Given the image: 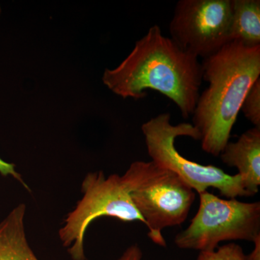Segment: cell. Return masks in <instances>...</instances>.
<instances>
[{"mask_svg": "<svg viewBox=\"0 0 260 260\" xmlns=\"http://www.w3.org/2000/svg\"><path fill=\"white\" fill-rule=\"evenodd\" d=\"M102 80L111 91L124 99H142L146 90L160 92L186 119L199 99L202 65L196 56L164 37L160 27L154 25L119 66L105 70Z\"/></svg>", "mask_w": 260, "mask_h": 260, "instance_id": "cell-1", "label": "cell"}, {"mask_svg": "<svg viewBox=\"0 0 260 260\" xmlns=\"http://www.w3.org/2000/svg\"><path fill=\"white\" fill-rule=\"evenodd\" d=\"M203 80L209 83L193 112L192 125L205 153L219 156L229 142L246 94L259 79L260 47L229 42L203 59Z\"/></svg>", "mask_w": 260, "mask_h": 260, "instance_id": "cell-2", "label": "cell"}, {"mask_svg": "<svg viewBox=\"0 0 260 260\" xmlns=\"http://www.w3.org/2000/svg\"><path fill=\"white\" fill-rule=\"evenodd\" d=\"M121 177L148 228V237L166 247L162 230L185 221L194 202V189L177 174L153 161L133 162Z\"/></svg>", "mask_w": 260, "mask_h": 260, "instance_id": "cell-3", "label": "cell"}, {"mask_svg": "<svg viewBox=\"0 0 260 260\" xmlns=\"http://www.w3.org/2000/svg\"><path fill=\"white\" fill-rule=\"evenodd\" d=\"M142 131L151 161L177 174L198 194L213 187L229 199L249 197L238 174L229 175L220 168L191 161L178 152L175 146L178 137L200 140V133L192 124L184 122L173 125L170 114L162 113L144 123Z\"/></svg>", "mask_w": 260, "mask_h": 260, "instance_id": "cell-4", "label": "cell"}, {"mask_svg": "<svg viewBox=\"0 0 260 260\" xmlns=\"http://www.w3.org/2000/svg\"><path fill=\"white\" fill-rule=\"evenodd\" d=\"M81 199L67 215L59 230L61 244L68 248L73 260H86L84 249L85 232L90 224L101 217L121 221H140L141 215L135 208L121 176L106 177L103 171L89 172L81 184Z\"/></svg>", "mask_w": 260, "mask_h": 260, "instance_id": "cell-5", "label": "cell"}, {"mask_svg": "<svg viewBox=\"0 0 260 260\" xmlns=\"http://www.w3.org/2000/svg\"><path fill=\"white\" fill-rule=\"evenodd\" d=\"M260 237V203L224 200L208 191L200 194L198 213L174 243L183 249L212 251L225 241L254 243Z\"/></svg>", "mask_w": 260, "mask_h": 260, "instance_id": "cell-6", "label": "cell"}, {"mask_svg": "<svg viewBox=\"0 0 260 260\" xmlns=\"http://www.w3.org/2000/svg\"><path fill=\"white\" fill-rule=\"evenodd\" d=\"M232 0H180L169 25L183 50L205 59L229 42Z\"/></svg>", "mask_w": 260, "mask_h": 260, "instance_id": "cell-7", "label": "cell"}, {"mask_svg": "<svg viewBox=\"0 0 260 260\" xmlns=\"http://www.w3.org/2000/svg\"><path fill=\"white\" fill-rule=\"evenodd\" d=\"M220 155L224 164L237 168L249 196L256 194L260 185V128L247 130L235 143L229 142Z\"/></svg>", "mask_w": 260, "mask_h": 260, "instance_id": "cell-8", "label": "cell"}, {"mask_svg": "<svg viewBox=\"0 0 260 260\" xmlns=\"http://www.w3.org/2000/svg\"><path fill=\"white\" fill-rule=\"evenodd\" d=\"M25 214L20 203L0 222V260H39L27 239Z\"/></svg>", "mask_w": 260, "mask_h": 260, "instance_id": "cell-9", "label": "cell"}, {"mask_svg": "<svg viewBox=\"0 0 260 260\" xmlns=\"http://www.w3.org/2000/svg\"><path fill=\"white\" fill-rule=\"evenodd\" d=\"M229 42L260 47L259 0H232Z\"/></svg>", "mask_w": 260, "mask_h": 260, "instance_id": "cell-10", "label": "cell"}, {"mask_svg": "<svg viewBox=\"0 0 260 260\" xmlns=\"http://www.w3.org/2000/svg\"><path fill=\"white\" fill-rule=\"evenodd\" d=\"M241 110L254 127L260 128V78L249 89Z\"/></svg>", "mask_w": 260, "mask_h": 260, "instance_id": "cell-11", "label": "cell"}, {"mask_svg": "<svg viewBox=\"0 0 260 260\" xmlns=\"http://www.w3.org/2000/svg\"><path fill=\"white\" fill-rule=\"evenodd\" d=\"M244 256L242 246L229 243L214 251H200L196 260H244Z\"/></svg>", "mask_w": 260, "mask_h": 260, "instance_id": "cell-12", "label": "cell"}, {"mask_svg": "<svg viewBox=\"0 0 260 260\" xmlns=\"http://www.w3.org/2000/svg\"><path fill=\"white\" fill-rule=\"evenodd\" d=\"M0 174L5 177L10 176V177L14 178L23 186V187H25L26 190L30 191V187H29L28 184L25 182V181L22 178V176L15 169V164L5 161L1 158H0Z\"/></svg>", "mask_w": 260, "mask_h": 260, "instance_id": "cell-13", "label": "cell"}, {"mask_svg": "<svg viewBox=\"0 0 260 260\" xmlns=\"http://www.w3.org/2000/svg\"><path fill=\"white\" fill-rule=\"evenodd\" d=\"M115 260H143V251L138 244H133L126 248L123 254Z\"/></svg>", "mask_w": 260, "mask_h": 260, "instance_id": "cell-14", "label": "cell"}, {"mask_svg": "<svg viewBox=\"0 0 260 260\" xmlns=\"http://www.w3.org/2000/svg\"><path fill=\"white\" fill-rule=\"evenodd\" d=\"M254 248L247 255L244 256V260H260V237L254 242Z\"/></svg>", "mask_w": 260, "mask_h": 260, "instance_id": "cell-15", "label": "cell"}, {"mask_svg": "<svg viewBox=\"0 0 260 260\" xmlns=\"http://www.w3.org/2000/svg\"><path fill=\"white\" fill-rule=\"evenodd\" d=\"M1 13H2V9H1V7H0V15H1Z\"/></svg>", "mask_w": 260, "mask_h": 260, "instance_id": "cell-16", "label": "cell"}]
</instances>
